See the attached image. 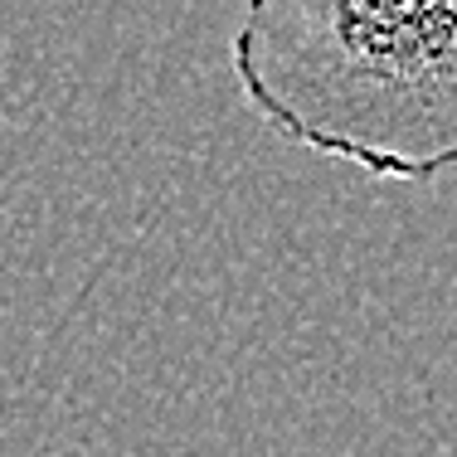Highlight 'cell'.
Returning a JSON list of instances; mask_svg holds the SVG:
<instances>
[{"mask_svg": "<svg viewBox=\"0 0 457 457\" xmlns=\"http://www.w3.org/2000/svg\"><path fill=\"white\" fill-rule=\"evenodd\" d=\"M228 63L292 146L395 185L457 170V0H244Z\"/></svg>", "mask_w": 457, "mask_h": 457, "instance_id": "cell-1", "label": "cell"}]
</instances>
